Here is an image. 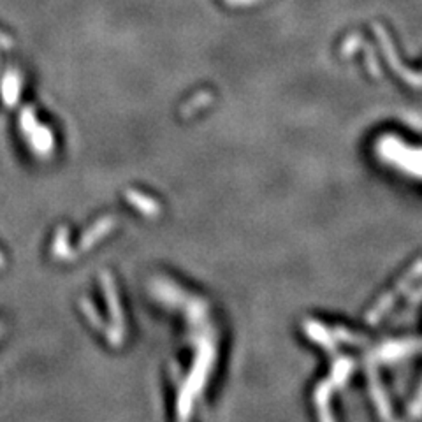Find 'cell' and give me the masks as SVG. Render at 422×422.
I'll list each match as a JSON object with an SVG mask.
<instances>
[{
    "label": "cell",
    "instance_id": "obj_1",
    "mask_svg": "<svg viewBox=\"0 0 422 422\" xmlns=\"http://www.w3.org/2000/svg\"><path fill=\"white\" fill-rule=\"evenodd\" d=\"M229 6H234V8H243V6H252L256 2H260V0H224Z\"/></svg>",
    "mask_w": 422,
    "mask_h": 422
}]
</instances>
